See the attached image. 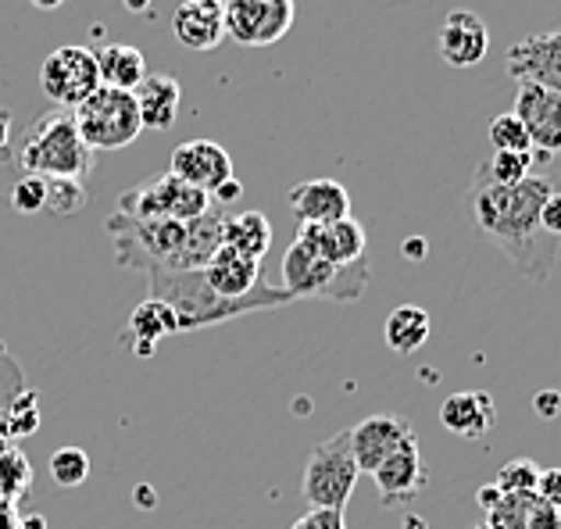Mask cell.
Listing matches in <instances>:
<instances>
[{
	"mask_svg": "<svg viewBox=\"0 0 561 529\" xmlns=\"http://www.w3.org/2000/svg\"><path fill=\"white\" fill-rule=\"evenodd\" d=\"M537 497L543 501L547 508L561 511V469H540V480H537Z\"/></svg>",
	"mask_w": 561,
	"mask_h": 529,
	"instance_id": "obj_36",
	"label": "cell"
},
{
	"mask_svg": "<svg viewBox=\"0 0 561 529\" xmlns=\"http://www.w3.org/2000/svg\"><path fill=\"white\" fill-rule=\"evenodd\" d=\"M504 494L497 491L494 483H486V486H479V494H476V501H479V508L483 511H490V508H497V501H501Z\"/></svg>",
	"mask_w": 561,
	"mask_h": 529,
	"instance_id": "obj_40",
	"label": "cell"
},
{
	"mask_svg": "<svg viewBox=\"0 0 561 529\" xmlns=\"http://www.w3.org/2000/svg\"><path fill=\"white\" fill-rule=\"evenodd\" d=\"M358 476L362 472H358V461H354V455H351V433L340 429L308 455L300 491H305L311 508L344 511L351 494H354V486H358Z\"/></svg>",
	"mask_w": 561,
	"mask_h": 529,
	"instance_id": "obj_7",
	"label": "cell"
},
{
	"mask_svg": "<svg viewBox=\"0 0 561 529\" xmlns=\"http://www.w3.org/2000/svg\"><path fill=\"white\" fill-rule=\"evenodd\" d=\"M440 423L461 440H479L497 426L494 398L486 390H458L440 404Z\"/></svg>",
	"mask_w": 561,
	"mask_h": 529,
	"instance_id": "obj_20",
	"label": "cell"
},
{
	"mask_svg": "<svg viewBox=\"0 0 561 529\" xmlns=\"http://www.w3.org/2000/svg\"><path fill=\"white\" fill-rule=\"evenodd\" d=\"M90 476V455L83 447H61V451L50 455V480L58 486H83Z\"/></svg>",
	"mask_w": 561,
	"mask_h": 529,
	"instance_id": "obj_29",
	"label": "cell"
},
{
	"mask_svg": "<svg viewBox=\"0 0 561 529\" xmlns=\"http://www.w3.org/2000/svg\"><path fill=\"white\" fill-rule=\"evenodd\" d=\"M190 4H201V8H215V11H222V8H226V0H190Z\"/></svg>",
	"mask_w": 561,
	"mask_h": 529,
	"instance_id": "obj_46",
	"label": "cell"
},
{
	"mask_svg": "<svg viewBox=\"0 0 561 529\" xmlns=\"http://www.w3.org/2000/svg\"><path fill=\"white\" fill-rule=\"evenodd\" d=\"M554 194L551 180L543 175H526L515 186H497L479 169L469 186V211L476 226L483 229L490 243L512 257V265L533 283H547L558 265L561 240L543 233L540 208Z\"/></svg>",
	"mask_w": 561,
	"mask_h": 529,
	"instance_id": "obj_1",
	"label": "cell"
},
{
	"mask_svg": "<svg viewBox=\"0 0 561 529\" xmlns=\"http://www.w3.org/2000/svg\"><path fill=\"white\" fill-rule=\"evenodd\" d=\"M540 226H543V233H551V237L561 240V194H551V197L543 200Z\"/></svg>",
	"mask_w": 561,
	"mask_h": 529,
	"instance_id": "obj_37",
	"label": "cell"
},
{
	"mask_svg": "<svg viewBox=\"0 0 561 529\" xmlns=\"http://www.w3.org/2000/svg\"><path fill=\"white\" fill-rule=\"evenodd\" d=\"M347 433H351V455L358 461V472H368V476H373L393 451H401V447L415 437V429L408 418L387 415V412L362 418V423L351 426Z\"/></svg>",
	"mask_w": 561,
	"mask_h": 529,
	"instance_id": "obj_13",
	"label": "cell"
},
{
	"mask_svg": "<svg viewBox=\"0 0 561 529\" xmlns=\"http://www.w3.org/2000/svg\"><path fill=\"white\" fill-rule=\"evenodd\" d=\"M47 180V208L50 215H61V219H68V215H76L79 208L87 205V189L79 180H50V175H44Z\"/></svg>",
	"mask_w": 561,
	"mask_h": 529,
	"instance_id": "obj_32",
	"label": "cell"
},
{
	"mask_svg": "<svg viewBox=\"0 0 561 529\" xmlns=\"http://www.w3.org/2000/svg\"><path fill=\"white\" fill-rule=\"evenodd\" d=\"M8 137H11V112L0 107V151L8 147Z\"/></svg>",
	"mask_w": 561,
	"mask_h": 529,
	"instance_id": "obj_42",
	"label": "cell"
},
{
	"mask_svg": "<svg viewBox=\"0 0 561 529\" xmlns=\"http://www.w3.org/2000/svg\"><path fill=\"white\" fill-rule=\"evenodd\" d=\"M408 529H422V519H415V515H412V519H408Z\"/></svg>",
	"mask_w": 561,
	"mask_h": 529,
	"instance_id": "obj_48",
	"label": "cell"
},
{
	"mask_svg": "<svg viewBox=\"0 0 561 529\" xmlns=\"http://www.w3.org/2000/svg\"><path fill=\"white\" fill-rule=\"evenodd\" d=\"M30 480H33V472H30V461H25L22 451H4V455H0V497H4L8 505L19 494L30 491Z\"/></svg>",
	"mask_w": 561,
	"mask_h": 529,
	"instance_id": "obj_31",
	"label": "cell"
},
{
	"mask_svg": "<svg viewBox=\"0 0 561 529\" xmlns=\"http://www.w3.org/2000/svg\"><path fill=\"white\" fill-rule=\"evenodd\" d=\"M39 87H44V97L54 101V107L76 112L101 87L93 50L79 44H65L58 50H50L44 58V69H39Z\"/></svg>",
	"mask_w": 561,
	"mask_h": 529,
	"instance_id": "obj_9",
	"label": "cell"
},
{
	"mask_svg": "<svg viewBox=\"0 0 561 529\" xmlns=\"http://www.w3.org/2000/svg\"><path fill=\"white\" fill-rule=\"evenodd\" d=\"M147 279H150V297L175 311L180 333H194V330H204V325H218L226 319L248 315V311H265V308H279L294 301L283 287H268V283L257 287L251 301H222V297L211 294V287L204 283L201 268H190V273H158V268H150Z\"/></svg>",
	"mask_w": 561,
	"mask_h": 529,
	"instance_id": "obj_3",
	"label": "cell"
},
{
	"mask_svg": "<svg viewBox=\"0 0 561 529\" xmlns=\"http://www.w3.org/2000/svg\"><path fill=\"white\" fill-rule=\"evenodd\" d=\"M294 219L300 226H330L340 219H351V194L336 180H305L286 197Z\"/></svg>",
	"mask_w": 561,
	"mask_h": 529,
	"instance_id": "obj_15",
	"label": "cell"
},
{
	"mask_svg": "<svg viewBox=\"0 0 561 529\" xmlns=\"http://www.w3.org/2000/svg\"><path fill=\"white\" fill-rule=\"evenodd\" d=\"M297 240L308 243V248L319 257H325L330 265H354V262H362L368 251L365 226L358 219H340L330 226H300Z\"/></svg>",
	"mask_w": 561,
	"mask_h": 529,
	"instance_id": "obj_19",
	"label": "cell"
},
{
	"mask_svg": "<svg viewBox=\"0 0 561 529\" xmlns=\"http://www.w3.org/2000/svg\"><path fill=\"white\" fill-rule=\"evenodd\" d=\"M508 76L515 83H533L561 93V25L547 33H533L504 54Z\"/></svg>",
	"mask_w": 561,
	"mask_h": 529,
	"instance_id": "obj_12",
	"label": "cell"
},
{
	"mask_svg": "<svg viewBox=\"0 0 561 529\" xmlns=\"http://www.w3.org/2000/svg\"><path fill=\"white\" fill-rule=\"evenodd\" d=\"M126 8H129V11H147V8H150V0H126Z\"/></svg>",
	"mask_w": 561,
	"mask_h": 529,
	"instance_id": "obj_47",
	"label": "cell"
},
{
	"mask_svg": "<svg viewBox=\"0 0 561 529\" xmlns=\"http://www.w3.org/2000/svg\"><path fill=\"white\" fill-rule=\"evenodd\" d=\"M19 529H47V522H44V515H30V519L19 522Z\"/></svg>",
	"mask_w": 561,
	"mask_h": 529,
	"instance_id": "obj_44",
	"label": "cell"
},
{
	"mask_svg": "<svg viewBox=\"0 0 561 529\" xmlns=\"http://www.w3.org/2000/svg\"><path fill=\"white\" fill-rule=\"evenodd\" d=\"M98 58V72H101V87H112V90H126L133 93L140 87V79L147 76V61L140 47H129V44H104L93 50Z\"/></svg>",
	"mask_w": 561,
	"mask_h": 529,
	"instance_id": "obj_24",
	"label": "cell"
},
{
	"mask_svg": "<svg viewBox=\"0 0 561 529\" xmlns=\"http://www.w3.org/2000/svg\"><path fill=\"white\" fill-rule=\"evenodd\" d=\"M222 211H208L194 222H136L126 215H112L107 219V233L115 237L118 265L126 268H158V273H190V268H204L211 254L222 248Z\"/></svg>",
	"mask_w": 561,
	"mask_h": 529,
	"instance_id": "obj_2",
	"label": "cell"
},
{
	"mask_svg": "<svg viewBox=\"0 0 561 529\" xmlns=\"http://www.w3.org/2000/svg\"><path fill=\"white\" fill-rule=\"evenodd\" d=\"M540 465L533 458H512L497 469L494 486L501 494H537Z\"/></svg>",
	"mask_w": 561,
	"mask_h": 529,
	"instance_id": "obj_30",
	"label": "cell"
},
{
	"mask_svg": "<svg viewBox=\"0 0 561 529\" xmlns=\"http://www.w3.org/2000/svg\"><path fill=\"white\" fill-rule=\"evenodd\" d=\"M486 50H490V33L483 19L465 8L450 11L440 30V58L447 65H455V69H472V65L486 58Z\"/></svg>",
	"mask_w": 561,
	"mask_h": 529,
	"instance_id": "obj_17",
	"label": "cell"
},
{
	"mask_svg": "<svg viewBox=\"0 0 561 529\" xmlns=\"http://www.w3.org/2000/svg\"><path fill=\"white\" fill-rule=\"evenodd\" d=\"M72 122L93 154L122 151V147H129L144 133V122H140V112H136L133 93L112 90V87L93 90L90 97L72 112Z\"/></svg>",
	"mask_w": 561,
	"mask_h": 529,
	"instance_id": "obj_6",
	"label": "cell"
},
{
	"mask_svg": "<svg viewBox=\"0 0 561 529\" xmlns=\"http://www.w3.org/2000/svg\"><path fill=\"white\" fill-rule=\"evenodd\" d=\"M19 165L30 175H50V180H79L93 169V151L79 137L72 112H54L39 115L33 126V137L25 140Z\"/></svg>",
	"mask_w": 561,
	"mask_h": 529,
	"instance_id": "obj_5",
	"label": "cell"
},
{
	"mask_svg": "<svg viewBox=\"0 0 561 529\" xmlns=\"http://www.w3.org/2000/svg\"><path fill=\"white\" fill-rule=\"evenodd\" d=\"M515 118L529 133L537 158L561 154V93L533 83H518L515 90Z\"/></svg>",
	"mask_w": 561,
	"mask_h": 529,
	"instance_id": "obj_11",
	"label": "cell"
},
{
	"mask_svg": "<svg viewBox=\"0 0 561 529\" xmlns=\"http://www.w3.org/2000/svg\"><path fill=\"white\" fill-rule=\"evenodd\" d=\"M533 165V154H494L490 161H483V169L486 172V180L490 183H497V186H515V183H523Z\"/></svg>",
	"mask_w": 561,
	"mask_h": 529,
	"instance_id": "obj_33",
	"label": "cell"
},
{
	"mask_svg": "<svg viewBox=\"0 0 561 529\" xmlns=\"http://www.w3.org/2000/svg\"><path fill=\"white\" fill-rule=\"evenodd\" d=\"M201 273L211 294H218L222 301H251L257 287H262V262H251V257L229 248H218Z\"/></svg>",
	"mask_w": 561,
	"mask_h": 529,
	"instance_id": "obj_16",
	"label": "cell"
},
{
	"mask_svg": "<svg viewBox=\"0 0 561 529\" xmlns=\"http://www.w3.org/2000/svg\"><path fill=\"white\" fill-rule=\"evenodd\" d=\"M290 529H347V526H344V511L311 508L308 515H300V519H297Z\"/></svg>",
	"mask_w": 561,
	"mask_h": 529,
	"instance_id": "obj_35",
	"label": "cell"
},
{
	"mask_svg": "<svg viewBox=\"0 0 561 529\" xmlns=\"http://www.w3.org/2000/svg\"><path fill=\"white\" fill-rule=\"evenodd\" d=\"M433 333V319L426 308L419 304H401L387 315L382 325V341L393 350V355H415V350L430 341Z\"/></svg>",
	"mask_w": 561,
	"mask_h": 529,
	"instance_id": "obj_27",
	"label": "cell"
},
{
	"mask_svg": "<svg viewBox=\"0 0 561 529\" xmlns=\"http://www.w3.org/2000/svg\"><path fill=\"white\" fill-rule=\"evenodd\" d=\"M222 25L243 47H268L290 33L294 0H226Z\"/></svg>",
	"mask_w": 561,
	"mask_h": 529,
	"instance_id": "obj_10",
	"label": "cell"
},
{
	"mask_svg": "<svg viewBox=\"0 0 561 529\" xmlns=\"http://www.w3.org/2000/svg\"><path fill=\"white\" fill-rule=\"evenodd\" d=\"M208 211H211V197L197 186L175 180L172 172L158 175V180H150L118 197V215H126V219H136V222H154V219L194 222Z\"/></svg>",
	"mask_w": 561,
	"mask_h": 529,
	"instance_id": "obj_8",
	"label": "cell"
},
{
	"mask_svg": "<svg viewBox=\"0 0 561 529\" xmlns=\"http://www.w3.org/2000/svg\"><path fill=\"white\" fill-rule=\"evenodd\" d=\"M222 248L237 251L251 262H262L272 248V222L262 211H240L222 222Z\"/></svg>",
	"mask_w": 561,
	"mask_h": 529,
	"instance_id": "obj_26",
	"label": "cell"
},
{
	"mask_svg": "<svg viewBox=\"0 0 561 529\" xmlns=\"http://www.w3.org/2000/svg\"><path fill=\"white\" fill-rule=\"evenodd\" d=\"M554 529H561V511H558V519H554Z\"/></svg>",
	"mask_w": 561,
	"mask_h": 529,
	"instance_id": "obj_49",
	"label": "cell"
},
{
	"mask_svg": "<svg viewBox=\"0 0 561 529\" xmlns=\"http://www.w3.org/2000/svg\"><path fill=\"white\" fill-rule=\"evenodd\" d=\"M0 154H4V151H0Z\"/></svg>",
	"mask_w": 561,
	"mask_h": 529,
	"instance_id": "obj_51",
	"label": "cell"
},
{
	"mask_svg": "<svg viewBox=\"0 0 561 529\" xmlns=\"http://www.w3.org/2000/svg\"><path fill=\"white\" fill-rule=\"evenodd\" d=\"M240 194H243L240 180H237V175H229L226 183H218V186L211 189V205H215V200H218V205H229V200H237Z\"/></svg>",
	"mask_w": 561,
	"mask_h": 529,
	"instance_id": "obj_39",
	"label": "cell"
},
{
	"mask_svg": "<svg viewBox=\"0 0 561 529\" xmlns=\"http://www.w3.org/2000/svg\"><path fill=\"white\" fill-rule=\"evenodd\" d=\"M172 33L186 50H215L226 39L222 11L201 8V4H180V11L172 15Z\"/></svg>",
	"mask_w": 561,
	"mask_h": 529,
	"instance_id": "obj_22",
	"label": "cell"
},
{
	"mask_svg": "<svg viewBox=\"0 0 561 529\" xmlns=\"http://www.w3.org/2000/svg\"><path fill=\"white\" fill-rule=\"evenodd\" d=\"M33 8H39V11H58L65 0H30Z\"/></svg>",
	"mask_w": 561,
	"mask_h": 529,
	"instance_id": "obj_45",
	"label": "cell"
},
{
	"mask_svg": "<svg viewBox=\"0 0 561 529\" xmlns=\"http://www.w3.org/2000/svg\"><path fill=\"white\" fill-rule=\"evenodd\" d=\"M11 208L19 215H39L47 211V180L44 175H19V183L11 186Z\"/></svg>",
	"mask_w": 561,
	"mask_h": 529,
	"instance_id": "obj_34",
	"label": "cell"
},
{
	"mask_svg": "<svg viewBox=\"0 0 561 529\" xmlns=\"http://www.w3.org/2000/svg\"><path fill=\"white\" fill-rule=\"evenodd\" d=\"M0 529H19V519H15V511H11L8 501H0Z\"/></svg>",
	"mask_w": 561,
	"mask_h": 529,
	"instance_id": "obj_41",
	"label": "cell"
},
{
	"mask_svg": "<svg viewBox=\"0 0 561 529\" xmlns=\"http://www.w3.org/2000/svg\"><path fill=\"white\" fill-rule=\"evenodd\" d=\"M479 529H490V526H479Z\"/></svg>",
	"mask_w": 561,
	"mask_h": 529,
	"instance_id": "obj_50",
	"label": "cell"
},
{
	"mask_svg": "<svg viewBox=\"0 0 561 529\" xmlns=\"http://www.w3.org/2000/svg\"><path fill=\"white\" fill-rule=\"evenodd\" d=\"M373 480H376V491H379L382 505H387V508L412 501L422 486H426V469H422L419 437H412L401 447V451H393L387 461H382V465L373 472Z\"/></svg>",
	"mask_w": 561,
	"mask_h": 529,
	"instance_id": "obj_18",
	"label": "cell"
},
{
	"mask_svg": "<svg viewBox=\"0 0 561 529\" xmlns=\"http://www.w3.org/2000/svg\"><path fill=\"white\" fill-rule=\"evenodd\" d=\"M486 515L490 529H554L558 519V511L547 508L537 494H504Z\"/></svg>",
	"mask_w": 561,
	"mask_h": 529,
	"instance_id": "obj_23",
	"label": "cell"
},
{
	"mask_svg": "<svg viewBox=\"0 0 561 529\" xmlns=\"http://www.w3.org/2000/svg\"><path fill=\"white\" fill-rule=\"evenodd\" d=\"M368 276H373L368 273V257L354 265H330L300 240H294L290 251L283 254V290L294 301H362Z\"/></svg>",
	"mask_w": 561,
	"mask_h": 529,
	"instance_id": "obj_4",
	"label": "cell"
},
{
	"mask_svg": "<svg viewBox=\"0 0 561 529\" xmlns=\"http://www.w3.org/2000/svg\"><path fill=\"white\" fill-rule=\"evenodd\" d=\"M169 172L175 175V180L197 186L211 197V189L232 175V158H229L226 147L215 143V140H186L172 151Z\"/></svg>",
	"mask_w": 561,
	"mask_h": 529,
	"instance_id": "obj_14",
	"label": "cell"
},
{
	"mask_svg": "<svg viewBox=\"0 0 561 529\" xmlns=\"http://www.w3.org/2000/svg\"><path fill=\"white\" fill-rule=\"evenodd\" d=\"M133 101H136V112H140L144 129H169L175 115H180L183 87H180V79H172V76L147 72L140 79V87L133 90Z\"/></svg>",
	"mask_w": 561,
	"mask_h": 529,
	"instance_id": "obj_21",
	"label": "cell"
},
{
	"mask_svg": "<svg viewBox=\"0 0 561 529\" xmlns=\"http://www.w3.org/2000/svg\"><path fill=\"white\" fill-rule=\"evenodd\" d=\"M490 147H494V154H533V143H529V133L523 122L515 118V112H504V115H494L490 118Z\"/></svg>",
	"mask_w": 561,
	"mask_h": 529,
	"instance_id": "obj_28",
	"label": "cell"
},
{
	"mask_svg": "<svg viewBox=\"0 0 561 529\" xmlns=\"http://www.w3.org/2000/svg\"><path fill=\"white\" fill-rule=\"evenodd\" d=\"M172 333H180V322H175V311L169 304L147 297L144 304L133 308L129 325H126V341L136 336V355L140 358H147L150 350H154V344L165 341V336H172Z\"/></svg>",
	"mask_w": 561,
	"mask_h": 529,
	"instance_id": "obj_25",
	"label": "cell"
},
{
	"mask_svg": "<svg viewBox=\"0 0 561 529\" xmlns=\"http://www.w3.org/2000/svg\"><path fill=\"white\" fill-rule=\"evenodd\" d=\"M533 412L540 418H558L561 415V393L558 390H540L537 398H533Z\"/></svg>",
	"mask_w": 561,
	"mask_h": 529,
	"instance_id": "obj_38",
	"label": "cell"
},
{
	"mask_svg": "<svg viewBox=\"0 0 561 529\" xmlns=\"http://www.w3.org/2000/svg\"><path fill=\"white\" fill-rule=\"evenodd\" d=\"M404 254H412V257H422L426 254V243H422V237H412L404 243Z\"/></svg>",
	"mask_w": 561,
	"mask_h": 529,
	"instance_id": "obj_43",
	"label": "cell"
}]
</instances>
